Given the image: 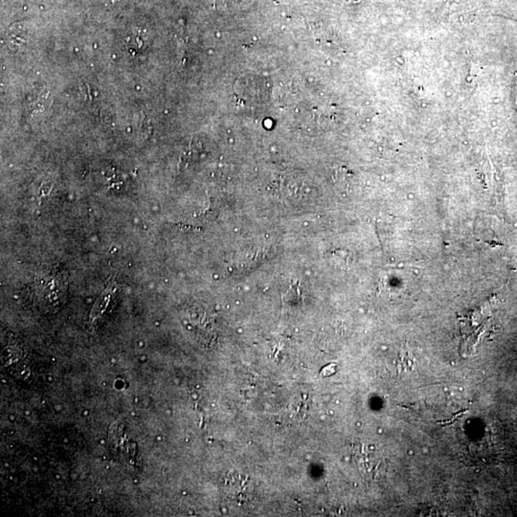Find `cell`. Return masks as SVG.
Instances as JSON below:
<instances>
[{"label":"cell","instance_id":"1","mask_svg":"<svg viewBox=\"0 0 517 517\" xmlns=\"http://www.w3.org/2000/svg\"><path fill=\"white\" fill-rule=\"evenodd\" d=\"M337 371V366L336 364H329L328 366H325L323 369H322L320 372V376L322 378H326V377H331L332 374H334V373H336Z\"/></svg>","mask_w":517,"mask_h":517}]
</instances>
